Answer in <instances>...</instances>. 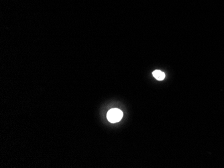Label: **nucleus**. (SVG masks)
<instances>
[{
	"mask_svg": "<svg viewBox=\"0 0 224 168\" xmlns=\"http://www.w3.org/2000/svg\"><path fill=\"white\" fill-rule=\"evenodd\" d=\"M152 74L154 76V77L158 80H163L165 78V74L163 73V72L159 70H154L152 73Z\"/></svg>",
	"mask_w": 224,
	"mask_h": 168,
	"instance_id": "2",
	"label": "nucleus"
},
{
	"mask_svg": "<svg viewBox=\"0 0 224 168\" xmlns=\"http://www.w3.org/2000/svg\"><path fill=\"white\" fill-rule=\"evenodd\" d=\"M123 112L118 109H111L107 113V119L110 123H115L121 121L123 117Z\"/></svg>",
	"mask_w": 224,
	"mask_h": 168,
	"instance_id": "1",
	"label": "nucleus"
}]
</instances>
